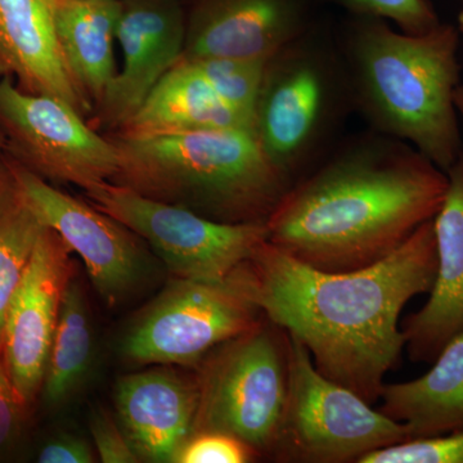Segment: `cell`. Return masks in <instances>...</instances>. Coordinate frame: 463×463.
<instances>
[{
  "label": "cell",
  "instance_id": "obj_7",
  "mask_svg": "<svg viewBox=\"0 0 463 463\" xmlns=\"http://www.w3.org/2000/svg\"><path fill=\"white\" fill-rule=\"evenodd\" d=\"M197 383L194 432H225L254 452L276 449L288 397V336L281 341L259 323L219 345Z\"/></svg>",
  "mask_w": 463,
  "mask_h": 463
},
{
  "label": "cell",
  "instance_id": "obj_18",
  "mask_svg": "<svg viewBox=\"0 0 463 463\" xmlns=\"http://www.w3.org/2000/svg\"><path fill=\"white\" fill-rule=\"evenodd\" d=\"M210 129L254 132V121L225 103L206 79L182 57L118 134L160 136Z\"/></svg>",
  "mask_w": 463,
  "mask_h": 463
},
{
  "label": "cell",
  "instance_id": "obj_15",
  "mask_svg": "<svg viewBox=\"0 0 463 463\" xmlns=\"http://www.w3.org/2000/svg\"><path fill=\"white\" fill-rule=\"evenodd\" d=\"M199 383L170 368L128 374L116 385V411L139 458L175 462L194 434Z\"/></svg>",
  "mask_w": 463,
  "mask_h": 463
},
{
  "label": "cell",
  "instance_id": "obj_1",
  "mask_svg": "<svg viewBox=\"0 0 463 463\" xmlns=\"http://www.w3.org/2000/svg\"><path fill=\"white\" fill-rule=\"evenodd\" d=\"M243 268L268 321L300 341L323 376L373 404L405 346L402 310L434 286V219L388 257L359 269H317L269 241Z\"/></svg>",
  "mask_w": 463,
  "mask_h": 463
},
{
  "label": "cell",
  "instance_id": "obj_4",
  "mask_svg": "<svg viewBox=\"0 0 463 463\" xmlns=\"http://www.w3.org/2000/svg\"><path fill=\"white\" fill-rule=\"evenodd\" d=\"M114 183L224 223L267 221L288 178L248 129L112 137Z\"/></svg>",
  "mask_w": 463,
  "mask_h": 463
},
{
  "label": "cell",
  "instance_id": "obj_28",
  "mask_svg": "<svg viewBox=\"0 0 463 463\" xmlns=\"http://www.w3.org/2000/svg\"><path fill=\"white\" fill-rule=\"evenodd\" d=\"M90 432L97 455L103 463L139 461V456L137 455L123 429L118 428L103 411L94 413L91 417Z\"/></svg>",
  "mask_w": 463,
  "mask_h": 463
},
{
  "label": "cell",
  "instance_id": "obj_23",
  "mask_svg": "<svg viewBox=\"0 0 463 463\" xmlns=\"http://www.w3.org/2000/svg\"><path fill=\"white\" fill-rule=\"evenodd\" d=\"M184 58V57H183ZM225 103L254 121L268 61L230 57L184 58Z\"/></svg>",
  "mask_w": 463,
  "mask_h": 463
},
{
  "label": "cell",
  "instance_id": "obj_9",
  "mask_svg": "<svg viewBox=\"0 0 463 463\" xmlns=\"http://www.w3.org/2000/svg\"><path fill=\"white\" fill-rule=\"evenodd\" d=\"M0 128L18 163L42 178L88 190L112 182L120 170V154L85 123L83 115L57 97L27 91L0 80Z\"/></svg>",
  "mask_w": 463,
  "mask_h": 463
},
{
  "label": "cell",
  "instance_id": "obj_33",
  "mask_svg": "<svg viewBox=\"0 0 463 463\" xmlns=\"http://www.w3.org/2000/svg\"><path fill=\"white\" fill-rule=\"evenodd\" d=\"M5 146V133H3L2 128H0V151H2L3 147Z\"/></svg>",
  "mask_w": 463,
  "mask_h": 463
},
{
  "label": "cell",
  "instance_id": "obj_6",
  "mask_svg": "<svg viewBox=\"0 0 463 463\" xmlns=\"http://www.w3.org/2000/svg\"><path fill=\"white\" fill-rule=\"evenodd\" d=\"M243 263L218 281L175 279L146 307L123 341L137 364L188 365L260 323Z\"/></svg>",
  "mask_w": 463,
  "mask_h": 463
},
{
  "label": "cell",
  "instance_id": "obj_14",
  "mask_svg": "<svg viewBox=\"0 0 463 463\" xmlns=\"http://www.w3.org/2000/svg\"><path fill=\"white\" fill-rule=\"evenodd\" d=\"M301 0H199L183 57L269 61L304 32Z\"/></svg>",
  "mask_w": 463,
  "mask_h": 463
},
{
  "label": "cell",
  "instance_id": "obj_16",
  "mask_svg": "<svg viewBox=\"0 0 463 463\" xmlns=\"http://www.w3.org/2000/svg\"><path fill=\"white\" fill-rule=\"evenodd\" d=\"M443 205L434 218L438 268L428 303L405 322L408 354L432 364L463 331V156L447 172Z\"/></svg>",
  "mask_w": 463,
  "mask_h": 463
},
{
  "label": "cell",
  "instance_id": "obj_8",
  "mask_svg": "<svg viewBox=\"0 0 463 463\" xmlns=\"http://www.w3.org/2000/svg\"><path fill=\"white\" fill-rule=\"evenodd\" d=\"M85 194L91 205L147 241L175 279H223L269 239L265 221H213L114 182L93 185Z\"/></svg>",
  "mask_w": 463,
  "mask_h": 463
},
{
  "label": "cell",
  "instance_id": "obj_12",
  "mask_svg": "<svg viewBox=\"0 0 463 463\" xmlns=\"http://www.w3.org/2000/svg\"><path fill=\"white\" fill-rule=\"evenodd\" d=\"M70 252L65 241L44 225L5 319L2 358L27 407L44 383L63 292L71 279Z\"/></svg>",
  "mask_w": 463,
  "mask_h": 463
},
{
  "label": "cell",
  "instance_id": "obj_3",
  "mask_svg": "<svg viewBox=\"0 0 463 463\" xmlns=\"http://www.w3.org/2000/svg\"><path fill=\"white\" fill-rule=\"evenodd\" d=\"M458 44V29L450 25L408 33L370 17H361L349 41L365 114L381 132L410 143L446 173L461 156Z\"/></svg>",
  "mask_w": 463,
  "mask_h": 463
},
{
  "label": "cell",
  "instance_id": "obj_27",
  "mask_svg": "<svg viewBox=\"0 0 463 463\" xmlns=\"http://www.w3.org/2000/svg\"><path fill=\"white\" fill-rule=\"evenodd\" d=\"M27 408L0 355V457L11 452L20 440Z\"/></svg>",
  "mask_w": 463,
  "mask_h": 463
},
{
  "label": "cell",
  "instance_id": "obj_5",
  "mask_svg": "<svg viewBox=\"0 0 463 463\" xmlns=\"http://www.w3.org/2000/svg\"><path fill=\"white\" fill-rule=\"evenodd\" d=\"M408 439L403 423L323 376L307 347L288 334V397L276 452L301 462H358Z\"/></svg>",
  "mask_w": 463,
  "mask_h": 463
},
{
  "label": "cell",
  "instance_id": "obj_19",
  "mask_svg": "<svg viewBox=\"0 0 463 463\" xmlns=\"http://www.w3.org/2000/svg\"><path fill=\"white\" fill-rule=\"evenodd\" d=\"M432 364L419 379L381 390V412L403 423L410 439L463 430V331Z\"/></svg>",
  "mask_w": 463,
  "mask_h": 463
},
{
  "label": "cell",
  "instance_id": "obj_29",
  "mask_svg": "<svg viewBox=\"0 0 463 463\" xmlns=\"http://www.w3.org/2000/svg\"><path fill=\"white\" fill-rule=\"evenodd\" d=\"M93 450L84 439L72 434H58L48 438L36 450V462L41 463H91Z\"/></svg>",
  "mask_w": 463,
  "mask_h": 463
},
{
  "label": "cell",
  "instance_id": "obj_30",
  "mask_svg": "<svg viewBox=\"0 0 463 463\" xmlns=\"http://www.w3.org/2000/svg\"><path fill=\"white\" fill-rule=\"evenodd\" d=\"M17 190L8 163L0 160V216L16 197Z\"/></svg>",
  "mask_w": 463,
  "mask_h": 463
},
{
  "label": "cell",
  "instance_id": "obj_20",
  "mask_svg": "<svg viewBox=\"0 0 463 463\" xmlns=\"http://www.w3.org/2000/svg\"><path fill=\"white\" fill-rule=\"evenodd\" d=\"M118 14L120 0H57L61 53L90 105H99L118 74L114 47Z\"/></svg>",
  "mask_w": 463,
  "mask_h": 463
},
{
  "label": "cell",
  "instance_id": "obj_10",
  "mask_svg": "<svg viewBox=\"0 0 463 463\" xmlns=\"http://www.w3.org/2000/svg\"><path fill=\"white\" fill-rule=\"evenodd\" d=\"M330 60L303 39L268 61L254 112V133L288 178L316 147L335 99Z\"/></svg>",
  "mask_w": 463,
  "mask_h": 463
},
{
  "label": "cell",
  "instance_id": "obj_25",
  "mask_svg": "<svg viewBox=\"0 0 463 463\" xmlns=\"http://www.w3.org/2000/svg\"><path fill=\"white\" fill-rule=\"evenodd\" d=\"M361 17L395 24L401 32L423 33L440 21L430 0H335Z\"/></svg>",
  "mask_w": 463,
  "mask_h": 463
},
{
  "label": "cell",
  "instance_id": "obj_13",
  "mask_svg": "<svg viewBox=\"0 0 463 463\" xmlns=\"http://www.w3.org/2000/svg\"><path fill=\"white\" fill-rule=\"evenodd\" d=\"M184 14L176 0H120L118 38L123 70L97 105L100 124L120 130L183 57Z\"/></svg>",
  "mask_w": 463,
  "mask_h": 463
},
{
  "label": "cell",
  "instance_id": "obj_2",
  "mask_svg": "<svg viewBox=\"0 0 463 463\" xmlns=\"http://www.w3.org/2000/svg\"><path fill=\"white\" fill-rule=\"evenodd\" d=\"M447 188V173L416 149L368 143L289 187L265 221L268 241L317 269H359L434 219Z\"/></svg>",
  "mask_w": 463,
  "mask_h": 463
},
{
  "label": "cell",
  "instance_id": "obj_26",
  "mask_svg": "<svg viewBox=\"0 0 463 463\" xmlns=\"http://www.w3.org/2000/svg\"><path fill=\"white\" fill-rule=\"evenodd\" d=\"M254 450L240 439L221 431H197L179 450L178 463L249 462Z\"/></svg>",
  "mask_w": 463,
  "mask_h": 463
},
{
  "label": "cell",
  "instance_id": "obj_11",
  "mask_svg": "<svg viewBox=\"0 0 463 463\" xmlns=\"http://www.w3.org/2000/svg\"><path fill=\"white\" fill-rule=\"evenodd\" d=\"M17 194L43 225L56 232L83 259L99 297L114 307L142 279L143 255L136 233L90 203L70 196L18 161L8 163Z\"/></svg>",
  "mask_w": 463,
  "mask_h": 463
},
{
  "label": "cell",
  "instance_id": "obj_21",
  "mask_svg": "<svg viewBox=\"0 0 463 463\" xmlns=\"http://www.w3.org/2000/svg\"><path fill=\"white\" fill-rule=\"evenodd\" d=\"M93 332L83 289L70 279L63 292L42 397L48 407L65 403L90 367Z\"/></svg>",
  "mask_w": 463,
  "mask_h": 463
},
{
  "label": "cell",
  "instance_id": "obj_32",
  "mask_svg": "<svg viewBox=\"0 0 463 463\" xmlns=\"http://www.w3.org/2000/svg\"><path fill=\"white\" fill-rule=\"evenodd\" d=\"M458 33L463 35V0H459Z\"/></svg>",
  "mask_w": 463,
  "mask_h": 463
},
{
  "label": "cell",
  "instance_id": "obj_31",
  "mask_svg": "<svg viewBox=\"0 0 463 463\" xmlns=\"http://www.w3.org/2000/svg\"><path fill=\"white\" fill-rule=\"evenodd\" d=\"M455 103H456L457 112H458V118H461L462 121H463V87H462V85H459V87L457 88L456 96H455Z\"/></svg>",
  "mask_w": 463,
  "mask_h": 463
},
{
  "label": "cell",
  "instance_id": "obj_24",
  "mask_svg": "<svg viewBox=\"0 0 463 463\" xmlns=\"http://www.w3.org/2000/svg\"><path fill=\"white\" fill-rule=\"evenodd\" d=\"M358 463H463V430L401 441L368 453Z\"/></svg>",
  "mask_w": 463,
  "mask_h": 463
},
{
  "label": "cell",
  "instance_id": "obj_17",
  "mask_svg": "<svg viewBox=\"0 0 463 463\" xmlns=\"http://www.w3.org/2000/svg\"><path fill=\"white\" fill-rule=\"evenodd\" d=\"M56 8L57 0H0V66L24 90L57 97L84 115L91 105L61 53Z\"/></svg>",
  "mask_w": 463,
  "mask_h": 463
},
{
  "label": "cell",
  "instance_id": "obj_22",
  "mask_svg": "<svg viewBox=\"0 0 463 463\" xmlns=\"http://www.w3.org/2000/svg\"><path fill=\"white\" fill-rule=\"evenodd\" d=\"M43 230L44 225L18 194L0 216V355L9 307Z\"/></svg>",
  "mask_w": 463,
  "mask_h": 463
}]
</instances>
